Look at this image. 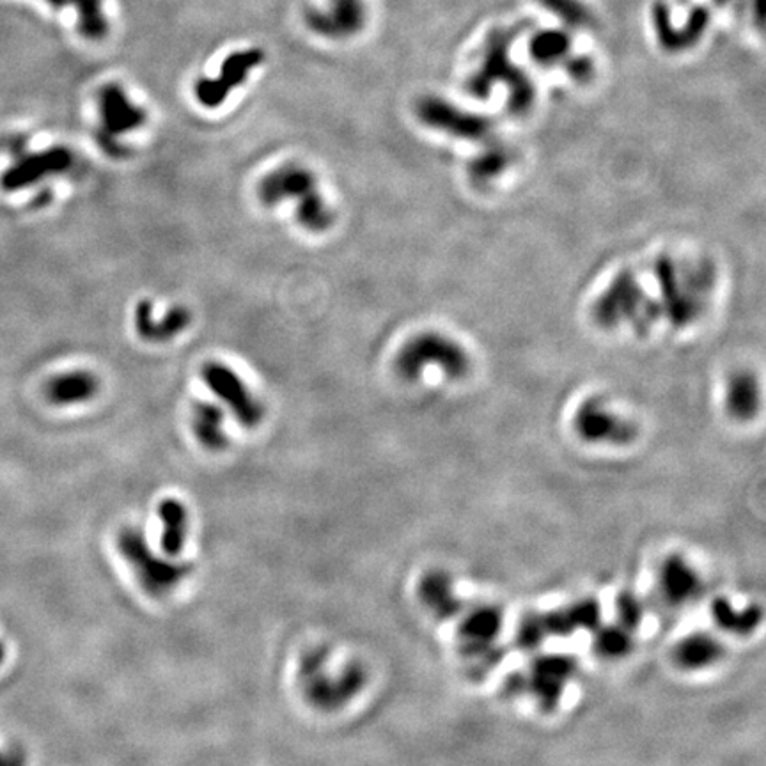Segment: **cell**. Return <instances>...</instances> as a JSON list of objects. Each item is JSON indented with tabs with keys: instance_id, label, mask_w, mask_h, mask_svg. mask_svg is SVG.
Wrapping results in <instances>:
<instances>
[{
	"instance_id": "1",
	"label": "cell",
	"mask_w": 766,
	"mask_h": 766,
	"mask_svg": "<svg viewBox=\"0 0 766 766\" xmlns=\"http://www.w3.org/2000/svg\"><path fill=\"white\" fill-rule=\"evenodd\" d=\"M522 34L520 25L495 27L479 52V61L465 80V91L474 98L486 100L495 87L506 89L509 112L524 116L536 102V87L527 71L513 61V45Z\"/></svg>"
},
{
	"instance_id": "2",
	"label": "cell",
	"mask_w": 766,
	"mask_h": 766,
	"mask_svg": "<svg viewBox=\"0 0 766 766\" xmlns=\"http://www.w3.org/2000/svg\"><path fill=\"white\" fill-rule=\"evenodd\" d=\"M259 201L266 208H275L284 201L295 203V219L302 229L313 235L329 231L336 215L321 196L313 171L300 164H286L268 172L259 181Z\"/></svg>"
},
{
	"instance_id": "3",
	"label": "cell",
	"mask_w": 766,
	"mask_h": 766,
	"mask_svg": "<svg viewBox=\"0 0 766 766\" xmlns=\"http://www.w3.org/2000/svg\"><path fill=\"white\" fill-rule=\"evenodd\" d=\"M298 687L305 701L320 712H339L366 685L368 674L359 662L343 665L332 671L327 648L305 651L298 662Z\"/></svg>"
},
{
	"instance_id": "4",
	"label": "cell",
	"mask_w": 766,
	"mask_h": 766,
	"mask_svg": "<svg viewBox=\"0 0 766 766\" xmlns=\"http://www.w3.org/2000/svg\"><path fill=\"white\" fill-rule=\"evenodd\" d=\"M665 311L676 325L697 320L706 311L713 290L712 266L704 261L665 258L657 266Z\"/></svg>"
},
{
	"instance_id": "5",
	"label": "cell",
	"mask_w": 766,
	"mask_h": 766,
	"mask_svg": "<svg viewBox=\"0 0 766 766\" xmlns=\"http://www.w3.org/2000/svg\"><path fill=\"white\" fill-rule=\"evenodd\" d=\"M118 548L142 589L153 598L171 595L194 571V564L188 561L172 563L153 552L146 534L139 527H123L118 534Z\"/></svg>"
},
{
	"instance_id": "6",
	"label": "cell",
	"mask_w": 766,
	"mask_h": 766,
	"mask_svg": "<svg viewBox=\"0 0 766 766\" xmlns=\"http://www.w3.org/2000/svg\"><path fill=\"white\" fill-rule=\"evenodd\" d=\"M437 366L446 378H462L470 368L469 355L453 339L438 334H421L410 339L399 352L396 369L407 380H417Z\"/></svg>"
},
{
	"instance_id": "7",
	"label": "cell",
	"mask_w": 766,
	"mask_h": 766,
	"mask_svg": "<svg viewBox=\"0 0 766 766\" xmlns=\"http://www.w3.org/2000/svg\"><path fill=\"white\" fill-rule=\"evenodd\" d=\"M649 22L658 47L665 54L678 55L690 52L703 41L712 25V13L706 6L697 4L688 9L681 24H676L671 4L657 0L649 9Z\"/></svg>"
},
{
	"instance_id": "8",
	"label": "cell",
	"mask_w": 766,
	"mask_h": 766,
	"mask_svg": "<svg viewBox=\"0 0 766 766\" xmlns=\"http://www.w3.org/2000/svg\"><path fill=\"white\" fill-rule=\"evenodd\" d=\"M100 130L98 144L112 158H119L125 148L119 144V137L135 132L146 125L148 114L126 96L118 84H107L98 93Z\"/></svg>"
},
{
	"instance_id": "9",
	"label": "cell",
	"mask_w": 766,
	"mask_h": 766,
	"mask_svg": "<svg viewBox=\"0 0 766 766\" xmlns=\"http://www.w3.org/2000/svg\"><path fill=\"white\" fill-rule=\"evenodd\" d=\"M415 114L423 125L467 141H485L493 130L492 119L433 94L423 96L417 102Z\"/></svg>"
},
{
	"instance_id": "10",
	"label": "cell",
	"mask_w": 766,
	"mask_h": 766,
	"mask_svg": "<svg viewBox=\"0 0 766 766\" xmlns=\"http://www.w3.org/2000/svg\"><path fill=\"white\" fill-rule=\"evenodd\" d=\"M201 376L206 387L227 405L243 428H258L265 417V408L233 369L212 360L204 364Z\"/></svg>"
},
{
	"instance_id": "11",
	"label": "cell",
	"mask_w": 766,
	"mask_h": 766,
	"mask_svg": "<svg viewBox=\"0 0 766 766\" xmlns=\"http://www.w3.org/2000/svg\"><path fill=\"white\" fill-rule=\"evenodd\" d=\"M502 630V612L490 605H479L470 609L463 618V655L476 660L479 667L499 662L501 651L495 648L497 637Z\"/></svg>"
},
{
	"instance_id": "12",
	"label": "cell",
	"mask_w": 766,
	"mask_h": 766,
	"mask_svg": "<svg viewBox=\"0 0 766 766\" xmlns=\"http://www.w3.org/2000/svg\"><path fill=\"white\" fill-rule=\"evenodd\" d=\"M263 52L258 48L242 50L226 57L220 66L219 77L197 80L194 86L197 102L206 109H217L226 102L227 96L243 84L249 73L263 63Z\"/></svg>"
},
{
	"instance_id": "13",
	"label": "cell",
	"mask_w": 766,
	"mask_h": 766,
	"mask_svg": "<svg viewBox=\"0 0 766 766\" xmlns=\"http://www.w3.org/2000/svg\"><path fill=\"white\" fill-rule=\"evenodd\" d=\"M575 430L587 442L616 446L632 442L637 433L634 424L626 421L623 415L618 414V410H614L602 399L587 401L584 407H580L575 417Z\"/></svg>"
},
{
	"instance_id": "14",
	"label": "cell",
	"mask_w": 766,
	"mask_h": 766,
	"mask_svg": "<svg viewBox=\"0 0 766 766\" xmlns=\"http://www.w3.org/2000/svg\"><path fill=\"white\" fill-rule=\"evenodd\" d=\"M325 9H309L305 22L309 29L329 40H346L359 34L368 18L364 0H327Z\"/></svg>"
},
{
	"instance_id": "15",
	"label": "cell",
	"mask_w": 766,
	"mask_h": 766,
	"mask_svg": "<svg viewBox=\"0 0 766 766\" xmlns=\"http://www.w3.org/2000/svg\"><path fill=\"white\" fill-rule=\"evenodd\" d=\"M73 165L70 149L52 148L40 153H31L18 158L15 165L2 174L0 185L8 192H18L22 188L32 187L38 181L47 180L68 171Z\"/></svg>"
},
{
	"instance_id": "16",
	"label": "cell",
	"mask_w": 766,
	"mask_h": 766,
	"mask_svg": "<svg viewBox=\"0 0 766 766\" xmlns=\"http://www.w3.org/2000/svg\"><path fill=\"white\" fill-rule=\"evenodd\" d=\"M133 323L137 334L148 343H167L181 332L190 327L192 313L183 305H176L165 313L164 318L155 320L153 316V304L149 300H141L135 307Z\"/></svg>"
},
{
	"instance_id": "17",
	"label": "cell",
	"mask_w": 766,
	"mask_h": 766,
	"mask_svg": "<svg viewBox=\"0 0 766 766\" xmlns=\"http://www.w3.org/2000/svg\"><path fill=\"white\" fill-rule=\"evenodd\" d=\"M577 664L568 657H543L532 665V692L540 699V703L552 708L563 696L564 688L570 683Z\"/></svg>"
},
{
	"instance_id": "18",
	"label": "cell",
	"mask_w": 766,
	"mask_h": 766,
	"mask_svg": "<svg viewBox=\"0 0 766 766\" xmlns=\"http://www.w3.org/2000/svg\"><path fill=\"white\" fill-rule=\"evenodd\" d=\"M660 587L669 602L683 605L696 600L703 589V582L692 564L681 555H671L665 559L660 571Z\"/></svg>"
},
{
	"instance_id": "19",
	"label": "cell",
	"mask_w": 766,
	"mask_h": 766,
	"mask_svg": "<svg viewBox=\"0 0 766 766\" xmlns=\"http://www.w3.org/2000/svg\"><path fill=\"white\" fill-rule=\"evenodd\" d=\"M527 52L534 64L541 68L563 66L575 48H573V32L563 27H550L532 32L527 41Z\"/></svg>"
},
{
	"instance_id": "20",
	"label": "cell",
	"mask_w": 766,
	"mask_h": 766,
	"mask_svg": "<svg viewBox=\"0 0 766 766\" xmlns=\"http://www.w3.org/2000/svg\"><path fill=\"white\" fill-rule=\"evenodd\" d=\"M100 391L98 378L89 371H70L64 375L55 376L47 385V398L50 403L59 407L82 405L93 401Z\"/></svg>"
},
{
	"instance_id": "21",
	"label": "cell",
	"mask_w": 766,
	"mask_h": 766,
	"mask_svg": "<svg viewBox=\"0 0 766 766\" xmlns=\"http://www.w3.org/2000/svg\"><path fill=\"white\" fill-rule=\"evenodd\" d=\"M424 607L438 619H449L462 610V600L454 593L453 580L442 571H431L419 584Z\"/></svg>"
},
{
	"instance_id": "22",
	"label": "cell",
	"mask_w": 766,
	"mask_h": 766,
	"mask_svg": "<svg viewBox=\"0 0 766 766\" xmlns=\"http://www.w3.org/2000/svg\"><path fill=\"white\" fill-rule=\"evenodd\" d=\"M158 518L162 522V550L167 555L180 554L187 545L188 509L178 499H164L158 504Z\"/></svg>"
},
{
	"instance_id": "23",
	"label": "cell",
	"mask_w": 766,
	"mask_h": 766,
	"mask_svg": "<svg viewBox=\"0 0 766 766\" xmlns=\"http://www.w3.org/2000/svg\"><path fill=\"white\" fill-rule=\"evenodd\" d=\"M550 635L573 634L577 630H589L600 625V607L593 600L571 605L570 609L559 610L552 614H543Z\"/></svg>"
},
{
	"instance_id": "24",
	"label": "cell",
	"mask_w": 766,
	"mask_h": 766,
	"mask_svg": "<svg viewBox=\"0 0 766 766\" xmlns=\"http://www.w3.org/2000/svg\"><path fill=\"white\" fill-rule=\"evenodd\" d=\"M192 431L197 442L210 451L226 449V431H224V412L213 403H196L192 410Z\"/></svg>"
},
{
	"instance_id": "25",
	"label": "cell",
	"mask_w": 766,
	"mask_h": 766,
	"mask_svg": "<svg viewBox=\"0 0 766 766\" xmlns=\"http://www.w3.org/2000/svg\"><path fill=\"white\" fill-rule=\"evenodd\" d=\"M724 648L715 637L708 634L688 635L674 651L676 662L683 669H704L719 662Z\"/></svg>"
},
{
	"instance_id": "26",
	"label": "cell",
	"mask_w": 766,
	"mask_h": 766,
	"mask_svg": "<svg viewBox=\"0 0 766 766\" xmlns=\"http://www.w3.org/2000/svg\"><path fill=\"white\" fill-rule=\"evenodd\" d=\"M536 4L554 16L566 31H589L595 27V11L584 0H536Z\"/></svg>"
},
{
	"instance_id": "27",
	"label": "cell",
	"mask_w": 766,
	"mask_h": 766,
	"mask_svg": "<svg viewBox=\"0 0 766 766\" xmlns=\"http://www.w3.org/2000/svg\"><path fill=\"white\" fill-rule=\"evenodd\" d=\"M713 618L717 621L720 628H724L731 634H749L761 621V610L759 607H745V609H735L727 598H717L713 602Z\"/></svg>"
},
{
	"instance_id": "28",
	"label": "cell",
	"mask_w": 766,
	"mask_h": 766,
	"mask_svg": "<svg viewBox=\"0 0 766 766\" xmlns=\"http://www.w3.org/2000/svg\"><path fill=\"white\" fill-rule=\"evenodd\" d=\"M759 405V389L756 378L751 375H736L727 389V408L738 419H747L756 412Z\"/></svg>"
},
{
	"instance_id": "29",
	"label": "cell",
	"mask_w": 766,
	"mask_h": 766,
	"mask_svg": "<svg viewBox=\"0 0 766 766\" xmlns=\"http://www.w3.org/2000/svg\"><path fill=\"white\" fill-rule=\"evenodd\" d=\"M634 646L632 630L616 623V625L596 626L595 649L607 658L625 657Z\"/></svg>"
},
{
	"instance_id": "30",
	"label": "cell",
	"mask_w": 766,
	"mask_h": 766,
	"mask_svg": "<svg viewBox=\"0 0 766 766\" xmlns=\"http://www.w3.org/2000/svg\"><path fill=\"white\" fill-rule=\"evenodd\" d=\"M79 13V31L87 40H102L109 32L103 15L102 0H68Z\"/></svg>"
},
{
	"instance_id": "31",
	"label": "cell",
	"mask_w": 766,
	"mask_h": 766,
	"mask_svg": "<svg viewBox=\"0 0 766 766\" xmlns=\"http://www.w3.org/2000/svg\"><path fill=\"white\" fill-rule=\"evenodd\" d=\"M548 632L545 625L543 614H531L524 619L518 632V642L524 648H538L543 642L547 641Z\"/></svg>"
},
{
	"instance_id": "32",
	"label": "cell",
	"mask_w": 766,
	"mask_h": 766,
	"mask_svg": "<svg viewBox=\"0 0 766 766\" xmlns=\"http://www.w3.org/2000/svg\"><path fill=\"white\" fill-rule=\"evenodd\" d=\"M618 616L621 625L635 630L644 618V605L634 593H623L618 598Z\"/></svg>"
},
{
	"instance_id": "33",
	"label": "cell",
	"mask_w": 766,
	"mask_h": 766,
	"mask_svg": "<svg viewBox=\"0 0 766 766\" xmlns=\"http://www.w3.org/2000/svg\"><path fill=\"white\" fill-rule=\"evenodd\" d=\"M561 68H563L564 73H566L571 80L580 82V84L589 82V80L595 77L596 73V64L595 61H593V57L586 54H577V52H573V54L568 57V61H566Z\"/></svg>"
},
{
	"instance_id": "34",
	"label": "cell",
	"mask_w": 766,
	"mask_h": 766,
	"mask_svg": "<svg viewBox=\"0 0 766 766\" xmlns=\"http://www.w3.org/2000/svg\"><path fill=\"white\" fill-rule=\"evenodd\" d=\"M0 766H27L24 751L18 747L0 749Z\"/></svg>"
},
{
	"instance_id": "35",
	"label": "cell",
	"mask_w": 766,
	"mask_h": 766,
	"mask_svg": "<svg viewBox=\"0 0 766 766\" xmlns=\"http://www.w3.org/2000/svg\"><path fill=\"white\" fill-rule=\"evenodd\" d=\"M45 2H47V4H50V6H52V8L54 9H61V8H64L66 4H70L68 0H45Z\"/></svg>"
},
{
	"instance_id": "36",
	"label": "cell",
	"mask_w": 766,
	"mask_h": 766,
	"mask_svg": "<svg viewBox=\"0 0 766 766\" xmlns=\"http://www.w3.org/2000/svg\"><path fill=\"white\" fill-rule=\"evenodd\" d=\"M712 2L715 6H719V8H726L733 0H712Z\"/></svg>"
},
{
	"instance_id": "37",
	"label": "cell",
	"mask_w": 766,
	"mask_h": 766,
	"mask_svg": "<svg viewBox=\"0 0 766 766\" xmlns=\"http://www.w3.org/2000/svg\"><path fill=\"white\" fill-rule=\"evenodd\" d=\"M6 660V646L0 642V664Z\"/></svg>"
}]
</instances>
